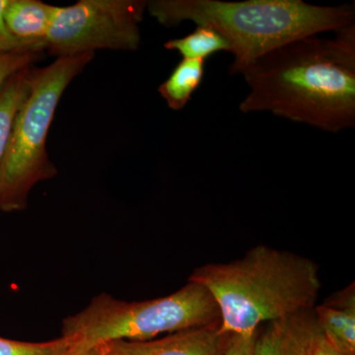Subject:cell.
Returning a JSON list of instances; mask_svg holds the SVG:
<instances>
[{"mask_svg": "<svg viewBox=\"0 0 355 355\" xmlns=\"http://www.w3.org/2000/svg\"><path fill=\"white\" fill-rule=\"evenodd\" d=\"M333 38L311 35L282 44L241 72L243 113L270 112L338 133L355 125V25Z\"/></svg>", "mask_w": 355, "mask_h": 355, "instance_id": "cell-1", "label": "cell"}, {"mask_svg": "<svg viewBox=\"0 0 355 355\" xmlns=\"http://www.w3.org/2000/svg\"><path fill=\"white\" fill-rule=\"evenodd\" d=\"M189 280L210 292L220 330L231 335L254 334L268 322L314 309L322 287L314 261L265 245L238 260L200 266Z\"/></svg>", "mask_w": 355, "mask_h": 355, "instance_id": "cell-2", "label": "cell"}, {"mask_svg": "<svg viewBox=\"0 0 355 355\" xmlns=\"http://www.w3.org/2000/svg\"><path fill=\"white\" fill-rule=\"evenodd\" d=\"M146 10L165 27L184 21L212 28L228 42L241 73L261 55L293 40L338 32L354 24V4L320 6L302 0H151Z\"/></svg>", "mask_w": 355, "mask_h": 355, "instance_id": "cell-3", "label": "cell"}, {"mask_svg": "<svg viewBox=\"0 0 355 355\" xmlns=\"http://www.w3.org/2000/svg\"><path fill=\"white\" fill-rule=\"evenodd\" d=\"M94 55L58 58L44 69L30 70L28 91L14 116L0 164L1 211L24 210L32 189L57 176V167L46 151L51 123L65 89Z\"/></svg>", "mask_w": 355, "mask_h": 355, "instance_id": "cell-4", "label": "cell"}, {"mask_svg": "<svg viewBox=\"0 0 355 355\" xmlns=\"http://www.w3.org/2000/svg\"><path fill=\"white\" fill-rule=\"evenodd\" d=\"M218 321L220 313L210 292L188 279L174 293L150 300L127 302L100 294L85 309L64 320L62 336L78 349H89L114 340H153Z\"/></svg>", "mask_w": 355, "mask_h": 355, "instance_id": "cell-5", "label": "cell"}, {"mask_svg": "<svg viewBox=\"0 0 355 355\" xmlns=\"http://www.w3.org/2000/svg\"><path fill=\"white\" fill-rule=\"evenodd\" d=\"M146 6L144 0H80L58 6L44 50L57 58L97 50L137 51Z\"/></svg>", "mask_w": 355, "mask_h": 355, "instance_id": "cell-6", "label": "cell"}, {"mask_svg": "<svg viewBox=\"0 0 355 355\" xmlns=\"http://www.w3.org/2000/svg\"><path fill=\"white\" fill-rule=\"evenodd\" d=\"M231 336L221 331L218 321L160 338L114 340L105 345L108 355H225Z\"/></svg>", "mask_w": 355, "mask_h": 355, "instance_id": "cell-7", "label": "cell"}, {"mask_svg": "<svg viewBox=\"0 0 355 355\" xmlns=\"http://www.w3.org/2000/svg\"><path fill=\"white\" fill-rule=\"evenodd\" d=\"M317 330L314 309L268 322L258 329L252 355H304Z\"/></svg>", "mask_w": 355, "mask_h": 355, "instance_id": "cell-8", "label": "cell"}, {"mask_svg": "<svg viewBox=\"0 0 355 355\" xmlns=\"http://www.w3.org/2000/svg\"><path fill=\"white\" fill-rule=\"evenodd\" d=\"M58 8L39 0H7L4 19L13 36L44 51V41Z\"/></svg>", "mask_w": 355, "mask_h": 355, "instance_id": "cell-9", "label": "cell"}, {"mask_svg": "<svg viewBox=\"0 0 355 355\" xmlns=\"http://www.w3.org/2000/svg\"><path fill=\"white\" fill-rule=\"evenodd\" d=\"M205 67V60L183 58L170 76L159 86V94L170 109L180 111L191 101L193 93L202 83Z\"/></svg>", "mask_w": 355, "mask_h": 355, "instance_id": "cell-10", "label": "cell"}, {"mask_svg": "<svg viewBox=\"0 0 355 355\" xmlns=\"http://www.w3.org/2000/svg\"><path fill=\"white\" fill-rule=\"evenodd\" d=\"M318 328L329 343L343 355H355V310L324 304L314 308Z\"/></svg>", "mask_w": 355, "mask_h": 355, "instance_id": "cell-11", "label": "cell"}, {"mask_svg": "<svg viewBox=\"0 0 355 355\" xmlns=\"http://www.w3.org/2000/svg\"><path fill=\"white\" fill-rule=\"evenodd\" d=\"M164 48L177 51L186 60H207L219 51H231L228 42L216 30L207 26H198L195 31L184 38L166 42Z\"/></svg>", "mask_w": 355, "mask_h": 355, "instance_id": "cell-12", "label": "cell"}, {"mask_svg": "<svg viewBox=\"0 0 355 355\" xmlns=\"http://www.w3.org/2000/svg\"><path fill=\"white\" fill-rule=\"evenodd\" d=\"M31 67L14 74L0 89V164L10 135L16 112L24 99L29 86Z\"/></svg>", "mask_w": 355, "mask_h": 355, "instance_id": "cell-13", "label": "cell"}, {"mask_svg": "<svg viewBox=\"0 0 355 355\" xmlns=\"http://www.w3.org/2000/svg\"><path fill=\"white\" fill-rule=\"evenodd\" d=\"M76 345L65 336L50 342L26 343L0 338V355H67Z\"/></svg>", "mask_w": 355, "mask_h": 355, "instance_id": "cell-14", "label": "cell"}, {"mask_svg": "<svg viewBox=\"0 0 355 355\" xmlns=\"http://www.w3.org/2000/svg\"><path fill=\"white\" fill-rule=\"evenodd\" d=\"M39 57L38 53H0V89L14 74L31 67Z\"/></svg>", "mask_w": 355, "mask_h": 355, "instance_id": "cell-15", "label": "cell"}, {"mask_svg": "<svg viewBox=\"0 0 355 355\" xmlns=\"http://www.w3.org/2000/svg\"><path fill=\"white\" fill-rule=\"evenodd\" d=\"M7 0H0V53H43V51L40 50L37 46L16 38L9 31L4 19V9Z\"/></svg>", "mask_w": 355, "mask_h": 355, "instance_id": "cell-16", "label": "cell"}, {"mask_svg": "<svg viewBox=\"0 0 355 355\" xmlns=\"http://www.w3.org/2000/svg\"><path fill=\"white\" fill-rule=\"evenodd\" d=\"M323 304L340 310H355L354 282L345 288L335 292L324 300Z\"/></svg>", "mask_w": 355, "mask_h": 355, "instance_id": "cell-17", "label": "cell"}, {"mask_svg": "<svg viewBox=\"0 0 355 355\" xmlns=\"http://www.w3.org/2000/svg\"><path fill=\"white\" fill-rule=\"evenodd\" d=\"M257 331L249 335H232L229 340L225 355H252L253 354Z\"/></svg>", "mask_w": 355, "mask_h": 355, "instance_id": "cell-18", "label": "cell"}, {"mask_svg": "<svg viewBox=\"0 0 355 355\" xmlns=\"http://www.w3.org/2000/svg\"><path fill=\"white\" fill-rule=\"evenodd\" d=\"M304 355H343L334 349L328 340L322 335L319 328L308 345Z\"/></svg>", "mask_w": 355, "mask_h": 355, "instance_id": "cell-19", "label": "cell"}, {"mask_svg": "<svg viewBox=\"0 0 355 355\" xmlns=\"http://www.w3.org/2000/svg\"><path fill=\"white\" fill-rule=\"evenodd\" d=\"M67 355H108V352H107L106 345L103 343L89 349H78L74 345L73 349Z\"/></svg>", "mask_w": 355, "mask_h": 355, "instance_id": "cell-20", "label": "cell"}]
</instances>
